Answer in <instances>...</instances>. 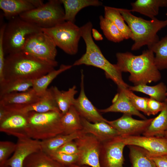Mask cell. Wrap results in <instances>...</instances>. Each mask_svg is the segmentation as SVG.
<instances>
[{
	"label": "cell",
	"instance_id": "cell-1",
	"mask_svg": "<svg viewBox=\"0 0 167 167\" xmlns=\"http://www.w3.org/2000/svg\"><path fill=\"white\" fill-rule=\"evenodd\" d=\"M116 56L117 66L122 73H130L128 79L134 85L156 82L161 79V73L156 65L154 54L152 50H144L138 55L128 52H118Z\"/></svg>",
	"mask_w": 167,
	"mask_h": 167
},
{
	"label": "cell",
	"instance_id": "cell-2",
	"mask_svg": "<svg viewBox=\"0 0 167 167\" xmlns=\"http://www.w3.org/2000/svg\"><path fill=\"white\" fill-rule=\"evenodd\" d=\"M58 64L56 61L42 60L23 51L9 54L5 58L4 80H33L54 70Z\"/></svg>",
	"mask_w": 167,
	"mask_h": 167
},
{
	"label": "cell",
	"instance_id": "cell-3",
	"mask_svg": "<svg viewBox=\"0 0 167 167\" xmlns=\"http://www.w3.org/2000/svg\"><path fill=\"white\" fill-rule=\"evenodd\" d=\"M80 28L81 37L86 45V52L80 58L75 61L72 66L84 64L101 69L105 71L106 77L112 80L118 88H128L129 86L123 80L122 72L116 64L111 63L106 59L93 41L92 34V23L88 22Z\"/></svg>",
	"mask_w": 167,
	"mask_h": 167
},
{
	"label": "cell",
	"instance_id": "cell-4",
	"mask_svg": "<svg viewBox=\"0 0 167 167\" xmlns=\"http://www.w3.org/2000/svg\"><path fill=\"white\" fill-rule=\"evenodd\" d=\"M118 9L132 35L134 42L131 50H138L145 45L149 47L160 40L157 33L167 26V19L160 20L155 17L147 20L133 15L130 10Z\"/></svg>",
	"mask_w": 167,
	"mask_h": 167
},
{
	"label": "cell",
	"instance_id": "cell-5",
	"mask_svg": "<svg viewBox=\"0 0 167 167\" xmlns=\"http://www.w3.org/2000/svg\"><path fill=\"white\" fill-rule=\"evenodd\" d=\"M28 113V137L42 141L63 134L60 112L31 111Z\"/></svg>",
	"mask_w": 167,
	"mask_h": 167
},
{
	"label": "cell",
	"instance_id": "cell-6",
	"mask_svg": "<svg viewBox=\"0 0 167 167\" xmlns=\"http://www.w3.org/2000/svg\"><path fill=\"white\" fill-rule=\"evenodd\" d=\"M41 28L19 16L10 19L6 23L3 36L5 54L7 55L22 51L28 37L41 31Z\"/></svg>",
	"mask_w": 167,
	"mask_h": 167
},
{
	"label": "cell",
	"instance_id": "cell-7",
	"mask_svg": "<svg viewBox=\"0 0 167 167\" xmlns=\"http://www.w3.org/2000/svg\"><path fill=\"white\" fill-rule=\"evenodd\" d=\"M60 0H50L41 6L23 13L22 19L41 28H49L65 21L64 9Z\"/></svg>",
	"mask_w": 167,
	"mask_h": 167
},
{
	"label": "cell",
	"instance_id": "cell-8",
	"mask_svg": "<svg viewBox=\"0 0 167 167\" xmlns=\"http://www.w3.org/2000/svg\"><path fill=\"white\" fill-rule=\"evenodd\" d=\"M41 29L65 53L73 55L77 53L81 32L80 28L75 23L65 21L54 27Z\"/></svg>",
	"mask_w": 167,
	"mask_h": 167
},
{
	"label": "cell",
	"instance_id": "cell-9",
	"mask_svg": "<svg viewBox=\"0 0 167 167\" xmlns=\"http://www.w3.org/2000/svg\"><path fill=\"white\" fill-rule=\"evenodd\" d=\"M56 47L51 37L41 31L28 37L22 51L39 58L52 61H56Z\"/></svg>",
	"mask_w": 167,
	"mask_h": 167
},
{
	"label": "cell",
	"instance_id": "cell-10",
	"mask_svg": "<svg viewBox=\"0 0 167 167\" xmlns=\"http://www.w3.org/2000/svg\"><path fill=\"white\" fill-rule=\"evenodd\" d=\"M78 148L77 164L101 167L100 154L101 143L89 133H84L74 140Z\"/></svg>",
	"mask_w": 167,
	"mask_h": 167
},
{
	"label": "cell",
	"instance_id": "cell-11",
	"mask_svg": "<svg viewBox=\"0 0 167 167\" xmlns=\"http://www.w3.org/2000/svg\"><path fill=\"white\" fill-rule=\"evenodd\" d=\"M126 146L120 136L102 142L99 157L101 167H124L123 151Z\"/></svg>",
	"mask_w": 167,
	"mask_h": 167
},
{
	"label": "cell",
	"instance_id": "cell-12",
	"mask_svg": "<svg viewBox=\"0 0 167 167\" xmlns=\"http://www.w3.org/2000/svg\"><path fill=\"white\" fill-rule=\"evenodd\" d=\"M5 109L6 113L4 118L0 121V131L18 139L28 137V113Z\"/></svg>",
	"mask_w": 167,
	"mask_h": 167
},
{
	"label": "cell",
	"instance_id": "cell-13",
	"mask_svg": "<svg viewBox=\"0 0 167 167\" xmlns=\"http://www.w3.org/2000/svg\"><path fill=\"white\" fill-rule=\"evenodd\" d=\"M121 137L126 146L132 145L139 147L153 155L167 154V139L164 136L138 135Z\"/></svg>",
	"mask_w": 167,
	"mask_h": 167
},
{
	"label": "cell",
	"instance_id": "cell-14",
	"mask_svg": "<svg viewBox=\"0 0 167 167\" xmlns=\"http://www.w3.org/2000/svg\"><path fill=\"white\" fill-rule=\"evenodd\" d=\"M153 118L139 120L132 116L123 114L120 118L106 122L115 129L120 136H127L143 134L150 124Z\"/></svg>",
	"mask_w": 167,
	"mask_h": 167
},
{
	"label": "cell",
	"instance_id": "cell-15",
	"mask_svg": "<svg viewBox=\"0 0 167 167\" xmlns=\"http://www.w3.org/2000/svg\"><path fill=\"white\" fill-rule=\"evenodd\" d=\"M41 141L29 137L18 139L15 150L5 164L11 167H23L28 157L41 150Z\"/></svg>",
	"mask_w": 167,
	"mask_h": 167
},
{
	"label": "cell",
	"instance_id": "cell-16",
	"mask_svg": "<svg viewBox=\"0 0 167 167\" xmlns=\"http://www.w3.org/2000/svg\"><path fill=\"white\" fill-rule=\"evenodd\" d=\"M42 95L32 88L25 92L7 94L0 97V106L8 110L19 109L37 102Z\"/></svg>",
	"mask_w": 167,
	"mask_h": 167
},
{
	"label": "cell",
	"instance_id": "cell-17",
	"mask_svg": "<svg viewBox=\"0 0 167 167\" xmlns=\"http://www.w3.org/2000/svg\"><path fill=\"white\" fill-rule=\"evenodd\" d=\"M81 79L80 93L78 98L75 99L73 106L82 118L90 122H106L107 120L102 116L99 110L92 104L85 94L83 70L81 71Z\"/></svg>",
	"mask_w": 167,
	"mask_h": 167
},
{
	"label": "cell",
	"instance_id": "cell-18",
	"mask_svg": "<svg viewBox=\"0 0 167 167\" xmlns=\"http://www.w3.org/2000/svg\"><path fill=\"white\" fill-rule=\"evenodd\" d=\"M124 88H118V92L113 99L112 104L106 109L99 110V112L100 113L120 112L131 116H136L143 119H147L133 106L126 94Z\"/></svg>",
	"mask_w": 167,
	"mask_h": 167
},
{
	"label": "cell",
	"instance_id": "cell-19",
	"mask_svg": "<svg viewBox=\"0 0 167 167\" xmlns=\"http://www.w3.org/2000/svg\"><path fill=\"white\" fill-rule=\"evenodd\" d=\"M81 121L85 133L92 134L101 143L120 136L118 131L106 122L92 123L82 117Z\"/></svg>",
	"mask_w": 167,
	"mask_h": 167
},
{
	"label": "cell",
	"instance_id": "cell-20",
	"mask_svg": "<svg viewBox=\"0 0 167 167\" xmlns=\"http://www.w3.org/2000/svg\"><path fill=\"white\" fill-rule=\"evenodd\" d=\"M11 111L24 113L31 111L44 113L50 111L61 113L55 101L51 87L47 90L37 102L19 109Z\"/></svg>",
	"mask_w": 167,
	"mask_h": 167
},
{
	"label": "cell",
	"instance_id": "cell-21",
	"mask_svg": "<svg viewBox=\"0 0 167 167\" xmlns=\"http://www.w3.org/2000/svg\"><path fill=\"white\" fill-rule=\"evenodd\" d=\"M0 8L3 16L10 19L35 8L30 0H0Z\"/></svg>",
	"mask_w": 167,
	"mask_h": 167
},
{
	"label": "cell",
	"instance_id": "cell-22",
	"mask_svg": "<svg viewBox=\"0 0 167 167\" xmlns=\"http://www.w3.org/2000/svg\"><path fill=\"white\" fill-rule=\"evenodd\" d=\"M63 6L65 21L74 23L75 17L82 9L89 6H98L102 5L98 0H60Z\"/></svg>",
	"mask_w": 167,
	"mask_h": 167
},
{
	"label": "cell",
	"instance_id": "cell-23",
	"mask_svg": "<svg viewBox=\"0 0 167 167\" xmlns=\"http://www.w3.org/2000/svg\"><path fill=\"white\" fill-rule=\"evenodd\" d=\"M131 5V12H138L152 19L158 15L160 7H167V0H137Z\"/></svg>",
	"mask_w": 167,
	"mask_h": 167
},
{
	"label": "cell",
	"instance_id": "cell-24",
	"mask_svg": "<svg viewBox=\"0 0 167 167\" xmlns=\"http://www.w3.org/2000/svg\"><path fill=\"white\" fill-rule=\"evenodd\" d=\"M84 133H85L82 130L71 134H60L50 139L41 141V150L49 155L54 152L65 144L74 140Z\"/></svg>",
	"mask_w": 167,
	"mask_h": 167
},
{
	"label": "cell",
	"instance_id": "cell-25",
	"mask_svg": "<svg viewBox=\"0 0 167 167\" xmlns=\"http://www.w3.org/2000/svg\"><path fill=\"white\" fill-rule=\"evenodd\" d=\"M51 88L59 109L62 115L64 114L73 105L77 92L76 87L74 85L66 91H61L56 86Z\"/></svg>",
	"mask_w": 167,
	"mask_h": 167
},
{
	"label": "cell",
	"instance_id": "cell-26",
	"mask_svg": "<svg viewBox=\"0 0 167 167\" xmlns=\"http://www.w3.org/2000/svg\"><path fill=\"white\" fill-rule=\"evenodd\" d=\"M61 122L63 134H71L83 129L81 117L73 105L65 113L62 114Z\"/></svg>",
	"mask_w": 167,
	"mask_h": 167
},
{
	"label": "cell",
	"instance_id": "cell-27",
	"mask_svg": "<svg viewBox=\"0 0 167 167\" xmlns=\"http://www.w3.org/2000/svg\"><path fill=\"white\" fill-rule=\"evenodd\" d=\"M23 167H66L53 159L41 150L29 155L25 160Z\"/></svg>",
	"mask_w": 167,
	"mask_h": 167
},
{
	"label": "cell",
	"instance_id": "cell-28",
	"mask_svg": "<svg viewBox=\"0 0 167 167\" xmlns=\"http://www.w3.org/2000/svg\"><path fill=\"white\" fill-rule=\"evenodd\" d=\"M129 149V157L131 167H156L149 156V152L139 146L128 145Z\"/></svg>",
	"mask_w": 167,
	"mask_h": 167
},
{
	"label": "cell",
	"instance_id": "cell-29",
	"mask_svg": "<svg viewBox=\"0 0 167 167\" xmlns=\"http://www.w3.org/2000/svg\"><path fill=\"white\" fill-rule=\"evenodd\" d=\"M72 65L62 64L59 68L53 70L46 75L33 80L32 89L38 94L43 95L52 81L59 75L70 69Z\"/></svg>",
	"mask_w": 167,
	"mask_h": 167
},
{
	"label": "cell",
	"instance_id": "cell-30",
	"mask_svg": "<svg viewBox=\"0 0 167 167\" xmlns=\"http://www.w3.org/2000/svg\"><path fill=\"white\" fill-rule=\"evenodd\" d=\"M128 89L132 92H140L148 95L150 98L159 101L164 102L166 98L167 87L162 82L153 86H149L147 84L129 86Z\"/></svg>",
	"mask_w": 167,
	"mask_h": 167
},
{
	"label": "cell",
	"instance_id": "cell-31",
	"mask_svg": "<svg viewBox=\"0 0 167 167\" xmlns=\"http://www.w3.org/2000/svg\"><path fill=\"white\" fill-rule=\"evenodd\" d=\"M167 131V103L164 109L156 117L142 134L147 136H163Z\"/></svg>",
	"mask_w": 167,
	"mask_h": 167
},
{
	"label": "cell",
	"instance_id": "cell-32",
	"mask_svg": "<svg viewBox=\"0 0 167 167\" xmlns=\"http://www.w3.org/2000/svg\"><path fill=\"white\" fill-rule=\"evenodd\" d=\"M104 17L111 21L118 27L124 39H132L131 30L120 13L118 8L105 6Z\"/></svg>",
	"mask_w": 167,
	"mask_h": 167
},
{
	"label": "cell",
	"instance_id": "cell-33",
	"mask_svg": "<svg viewBox=\"0 0 167 167\" xmlns=\"http://www.w3.org/2000/svg\"><path fill=\"white\" fill-rule=\"evenodd\" d=\"M33 80H4L0 83V97L12 93L26 91L32 88Z\"/></svg>",
	"mask_w": 167,
	"mask_h": 167
},
{
	"label": "cell",
	"instance_id": "cell-34",
	"mask_svg": "<svg viewBox=\"0 0 167 167\" xmlns=\"http://www.w3.org/2000/svg\"><path fill=\"white\" fill-rule=\"evenodd\" d=\"M155 54L154 61L159 70L167 69V36L148 47Z\"/></svg>",
	"mask_w": 167,
	"mask_h": 167
},
{
	"label": "cell",
	"instance_id": "cell-35",
	"mask_svg": "<svg viewBox=\"0 0 167 167\" xmlns=\"http://www.w3.org/2000/svg\"><path fill=\"white\" fill-rule=\"evenodd\" d=\"M100 28L106 38L114 42H120L124 39L120 31L110 20L102 15L99 16Z\"/></svg>",
	"mask_w": 167,
	"mask_h": 167
},
{
	"label": "cell",
	"instance_id": "cell-36",
	"mask_svg": "<svg viewBox=\"0 0 167 167\" xmlns=\"http://www.w3.org/2000/svg\"><path fill=\"white\" fill-rule=\"evenodd\" d=\"M125 92L130 100L139 111H141L145 114L149 116L147 102L148 98L138 96L130 90L128 88H124Z\"/></svg>",
	"mask_w": 167,
	"mask_h": 167
},
{
	"label": "cell",
	"instance_id": "cell-37",
	"mask_svg": "<svg viewBox=\"0 0 167 167\" xmlns=\"http://www.w3.org/2000/svg\"><path fill=\"white\" fill-rule=\"evenodd\" d=\"M16 143L7 141L0 142V166L5 164L10 156L14 152Z\"/></svg>",
	"mask_w": 167,
	"mask_h": 167
},
{
	"label": "cell",
	"instance_id": "cell-38",
	"mask_svg": "<svg viewBox=\"0 0 167 167\" xmlns=\"http://www.w3.org/2000/svg\"><path fill=\"white\" fill-rule=\"evenodd\" d=\"M49 155L53 159L66 167L77 163V154H68L54 152Z\"/></svg>",
	"mask_w": 167,
	"mask_h": 167
},
{
	"label": "cell",
	"instance_id": "cell-39",
	"mask_svg": "<svg viewBox=\"0 0 167 167\" xmlns=\"http://www.w3.org/2000/svg\"><path fill=\"white\" fill-rule=\"evenodd\" d=\"M166 103L157 101L151 98H148V109L149 116L155 115L161 112L165 108Z\"/></svg>",
	"mask_w": 167,
	"mask_h": 167
},
{
	"label": "cell",
	"instance_id": "cell-40",
	"mask_svg": "<svg viewBox=\"0 0 167 167\" xmlns=\"http://www.w3.org/2000/svg\"><path fill=\"white\" fill-rule=\"evenodd\" d=\"M54 152L68 154H77L78 150L77 146L74 140H73L65 144L58 148Z\"/></svg>",
	"mask_w": 167,
	"mask_h": 167
},
{
	"label": "cell",
	"instance_id": "cell-41",
	"mask_svg": "<svg viewBox=\"0 0 167 167\" xmlns=\"http://www.w3.org/2000/svg\"><path fill=\"white\" fill-rule=\"evenodd\" d=\"M149 156L154 162L156 167H167V154L155 156L149 153Z\"/></svg>",
	"mask_w": 167,
	"mask_h": 167
},
{
	"label": "cell",
	"instance_id": "cell-42",
	"mask_svg": "<svg viewBox=\"0 0 167 167\" xmlns=\"http://www.w3.org/2000/svg\"><path fill=\"white\" fill-rule=\"evenodd\" d=\"M5 54L2 39L0 40V83L4 80V70L5 62Z\"/></svg>",
	"mask_w": 167,
	"mask_h": 167
},
{
	"label": "cell",
	"instance_id": "cell-43",
	"mask_svg": "<svg viewBox=\"0 0 167 167\" xmlns=\"http://www.w3.org/2000/svg\"><path fill=\"white\" fill-rule=\"evenodd\" d=\"M92 37L96 41H101L103 39L102 35L96 29L92 28Z\"/></svg>",
	"mask_w": 167,
	"mask_h": 167
},
{
	"label": "cell",
	"instance_id": "cell-44",
	"mask_svg": "<svg viewBox=\"0 0 167 167\" xmlns=\"http://www.w3.org/2000/svg\"><path fill=\"white\" fill-rule=\"evenodd\" d=\"M30 1L35 8L41 6L44 3L43 1L41 0H30Z\"/></svg>",
	"mask_w": 167,
	"mask_h": 167
},
{
	"label": "cell",
	"instance_id": "cell-45",
	"mask_svg": "<svg viewBox=\"0 0 167 167\" xmlns=\"http://www.w3.org/2000/svg\"><path fill=\"white\" fill-rule=\"evenodd\" d=\"M68 167H91L86 165H79L77 164L72 165Z\"/></svg>",
	"mask_w": 167,
	"mask_h": 167
},
{
	"label": "cell",
	"instance_id": "cell-46",
	"mask_svg": "<svg viewBox=\"0 0 167 167\" xmlns=\"http://www.w3.org/2000/svg\"><path fill=\"white\" fill-rule=\"evenodd\" d=\"M0 167H11L8 165H7L5 164L4 165L0 166Z\"/></svg>",
	"mask_w": 167,
	"mask_h": 167
},
{
	"label": "cell",
	"instance_id": "cell-47",
	"mask_svg": "<svg viewBox=\"0 0 167 167\" xmlns=\"http://www.w3.org/2000/svg\"><path fill=\"white\" fill-rule=\"evenodd\" d=\"M164 136L167 139V131L165 133Z\"/></svg>",
	"mask_w": 167,
	"mask_h": 167
},
{
	"label": "cell",
	"instance_id": "cell-48",
	"mask_svg": "<svg viewBox=\"0 0 167 167\" xmlns=\"http://www.w3.org/2000/svg\"><path fill=\"white\" fill-rule=\"evenodd\" d=\"M166 98L165 101V102L167 103V91L166 93Z\"/></svg>",
	"mask_w": 167,
	"mask_h": 167
}]
</instances>
